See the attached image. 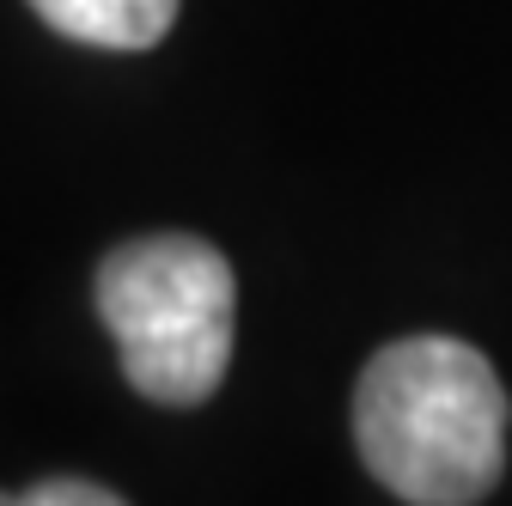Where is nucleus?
Returning a JSON list of instances; mask_svg holds the SVG:
<instances>
[{
	"mask_svg": "<svg viewBox=\"0 0 512 506\" xmlns=\"http://www.w3.org/2000/svg\"><path fill=\"white\" fill-rule=\"evenodd\" d=\"M366 470L409 506H476L506 470V391L488 354L452 336L378 348L354 391Z\"/></svg>",
	"mask_w": 512,
	"mask_h": 506,
	"instance_id": "obj_1",
	"label": "nucleus"
},
{
	"mask_svg": "<svg viewBox=\"0 0 512 506\" xmlns=\"http://www.w3.org/2000/svg\"><path fill=\"white\" fill-rule=\"evenodd\" d=\"M98 318L141 397L196 409L232 366L238 281L232 263L196 232H153L104 257Z\"/></svg>",
	"mask_w": 512,
	"mask_h": 506,
	"instance_id": "obj_2",
	"label": "nucleus"
},
{
	"mask_svg": "<svg viewBox=\"0 0 512 506\" xmlns=\"http://www.w3.org/2000/svg\"><path fill=\"white\" fill-rule=\"evenodd\" d=\"M31 7L49 31L92 49H153L177 19V0H31Z\"/></svg>",
	"mask_w": 512,
	"mask_h": 506,
	"instance_id": "obj_3",
	"label": "nucleus"
},
{
	"mask_svg": "<svg viewBox=\"0 0 512 506\" xmlns=\"http://www.w3.org/2000/svg\"><path fill=\"white\" fill-rule=\"evenodd\" d=\"M13 506H122L110 488H98V482H80V476H55V482H37V488H25Z\"/></svg>",
	"mask_w": 512,
	"mask_h": 506,
	"instance_id": "obj_4",
	"label": "nucleus"
}]
</instances>
